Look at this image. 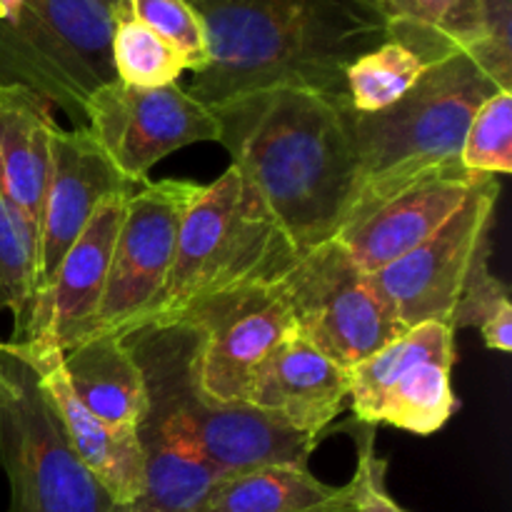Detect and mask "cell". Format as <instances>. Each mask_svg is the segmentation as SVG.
Listing matches in <instances>:
<instances>
[{
  "label": "cell",
  "instance_id": "obj_1",
  "mask_svg": "<svg viewBox=\"0 0 512 512\" xmlns=\"http://www.w3.org/2000/svg\"><path fill=\"white\" fill-rule=\"evenodd\" d=\"M210 110L230 165L258 190L295 253L333 240L358 193L348 98L280 85Z\"/></svg>",
  "mask_w": 512,
  "mask_h": 512
},
{
  "label": "cell",
  "instance_id": "obj_2",
  "mask_svg": "<svg viewBox=\"0 0 512 512\" xmlns=\"http://www.w3.org/2000/svg\"><path fill=\"white\" fill-rule=\"evenodd\" d=\"M208 40V65L188 90L208 108L280 85L345 95V70L383 43L373 0H188Z\"/></svg>",
  "mask_w": 512,
  "mask_h": 512
},
{
  "label": "cell",
  "instance_id": "obj_3",
  "mask_svg": "<svg viewBox=\"0 0 512 512\" xmlns=\"http://www.w3.org/2000/svg\"><path fill=\"white\" fill-rule=\"evenodd\" d=\"M505 90L470 50L428 70L398 103L378 113H350L358 153V193L350 218L383 203L413 180L460 163L475 110ZM343 230V228H340Z\"/></svg>",
  "mask_w": 512,
  "mask_h": 512
},
{
  "label": "cell",
  "instance_id": "obj_4",
  "mask_svg": "<svg viewBox=\"0 0 512 512\" xmlns=\"http://www.w3.org/2000/svg\"><path fill=\"white\" fill-rule=\"evenodd\" d=\"M295 255L258 190L230 165L213 185H200L180 223L163 288L118 335L173 323L190 305L250 280L278 278Z\"/></svg>",
  "mask_w": 512,
  "mask_h": 512
},
{
  "label": "cell",
  "instance_id": "obj_5",
  "mask_svg": "<svg viewBox=\"0 0 512 512\" xmlns=\"http://www.w3.org/2000/svg\"><path fill=\"white\" fill-rule=\"evenodd\" d=\"M123 338L145 380L138 428L145 493L138 503L153 512H198L220 480L193 423L198 333L188 323H165L128 330Z\"/></svg>",
  "mask_w": 512,
  "mask_h": 512
},
{
  "label": "cell",
  "instance_id": "obj_6",
  "mask_svg": "<svg viewBox=\"0 0 512 512\" xmlns=\"http://www.w3.org/2000/svg\"><path fill=\"white\" fill-rule=\"evenodd\" d=\"M113 10L100 0H0V88H25L85 128V103L115 80Z\"/></svg>",
  "mask_w": 512,
  "mask_h": 512
},
{
  "label": "cell",
  "instance_id": "obj_7",
  "mask_svg": "<svg viewBox=\"0 0 512 512\" xmlns=\"http://www.w3.org/2000/svg\"><path fill=\"white\" fill-rule=\"evenodd\" d=\"M0 468L10 512L118 510L73 453L38 378L8 343H0Z\"/></svg>",
  "mask_w": 512,
  "mask_h": 512
},
{
  "label": "cell",
  "instance_id": "obj_8",
  "mask_svg": "<svg viewBox=\"0 0 512 512\" xmlns=\"http://www.w3.org/2000/svg\"><path fill=\"white\" fill-rule=\"evenodd\" d=\"M280 285L295 330L348 370L405 333L373 278L335 238L295 255Z\"/></svg>",
  "mask_w": 512,
  "mask_h": 512
},
{
  "label": "cell",
  "instance_id": "obj_9",
  "mask_svg": "<svg viewBox=\"0 0 512 512\" xmlns=\"http://www.w3.org/2000/svg\"><path fill=\"white\" fill-rule=\"evenodd\" d=\"M173 323L193 325L198 333L195 388L215 405L245 403L260 365L295 330L280 275L200 300Z\"/></svg>",
  "mask_w": 512,
  "mask_h": 512
},
{
  "label": "cell",
  "instance_id": "obj_10",
  "mask_svg": "<svg viewBox=\"0 0 512 512\" xmlns=\"http://www.w3.org/2000/svg\"><path fill=\"white\" fill-rule=\"evenodd\" d=\"M498 195L500 183L493 175H485L443 228L370 275L405 330L428 320L453 328L455 308L470 275L490 258Z\"/></svg>",
  "mask_w": 512,
  "mask_h": 512
},
{
  "label": "cell",
  "instance_id": "obj_11",
  "mask_svg": "<svg viewBox=\"0 0 512 512\" xmlns=\"http://www.w3.org/2000/svg\"><path fill=\"white\" fill-rule=\"evenodd\" d=\"M85 128L128 183H145L165 155L195 143H218L213 110L178 83L135 88L120 80L100 85L85 103Z\"/></svg>",
  "mask_w": 512,
  "mask_h": 512
},
{
  "label": "cell",
  "instance_id": "obj_12",
  "mask_svg": "<svg viewBox=\"0 0 512 512\" xmlns=\"http://www.w3.org/2000/svg\"><path fill=\"white\" fill-rule=\"evenodd\" d=\"M193 180H158L128 195L90 335L120 333L163 288L180 223L198 195Z\"/></svg>",
  "mask_w": 512,
  "mask_h": 512
},
{
  "label": "cell",
  "instance_id": "obj_13",
  "mask_svg": "<svg viewBox=\"0 0 512 512\" xmlns=\"http://www.w3.org/2000/svg\"><path fill=\"white\" fill-rule=\"evenodd\" d=\"M120 193H135V185L115 170L108 155L93 140L90 130L55 128L53 140H50V170L38 225L33 303L48 290L60 260L83 233L95 208L105 198Z\"/></svg>",
  "mask_w": 512,
  "mask_h": 512
},
{
  "label": "cell",
  "instance_id": "obj_14",
  "mask_svg": "<svg viewBox=\"0 0 512 512\" xmlns=\"http://www.w3.org/2000/svg\"><path fill=\"white\" fill-rule=\"evenodd\" d=\"M8 348L33 370L73 453L103 485L113 503H138L145 493V463L138 435L108 428L78 398L65 373L63 350L48 333L20 343H8Z\"/></svg>",
  "mask_w": 512,
  "mask_h": 512
},
{
  "label": "cell",
  "instance_id": "obj_15",
  "mask_svg": "<svg viewBox=\"0 0 512 512\" xmlns=\"http://www.w3.org/2000/svg\"><path fill=\"white\" fill-rule=\"evenodd\" d=\"M483 178L463 165L423 175L348 220L335 240L365 273H378L443 228Z\"/></svg>",
  "mask_w": 512,
  "mask_h": 512
},
{
  "label": "cell",
  "instance_id": "obj_16",
  "mask_svg": "<svg viewBox=\"0 0 512 512\" xmlns=\"http://www.w3.org/2000/svg\"><path fill=\"white\" fill-rule=\"evenodd\" d=\"M128 195L133 193L110 195L95 208L83 233L60 260L48 290L35 300L28 320L10 343L48 333L60 345V350H68L88 338L103 298L110 255Z\"/></svg>",
  "mask_w": 512,
  "mask_h": 512
},
{
  "label": "cell",
  "instance_id": "obj_17",
  "mask_svg": "<svg viewBox=\"0 0 512 512\" xmlns=\"http://www.w3.org/2000/svg\"><path fill=\"white\" fill-rule=\"evenodd\" d=\"M348 400L350 370L293 330L260 365L245 403L320 440Z\"/></svg>",
  "mask_w": 512,
  "mask_h": 512
},
{
  "label": "cell",
  "instance_id": "obj_18",
  "mask_svg": "<svg viewBox=\"0 0 512 512\" xmlns=\"http://www.w3.org/2000/svg\"><path fill=\"white\" fill-rule=\"evenodd\" d=\"M193 423L205 458L220 478L268 465L308 468L310 455L320 443L248 403H208L198 388L193 395Z\"/></svg>",
  "mask_w": 512,
  "mask_h": 512
},
{
  "label": "cell",
  "instance_id": "obj_19",
  "mask_svg": "<svg viewBox=\"0 0 512 512\" xmlns=\"http://www.w3.org/2000/svg\"><path fill=\"white\" fill-rule=\"evenodd\" d=\"M385 23L413 25L470 50L512 90V0H373Z\"/></svg>",
  "mask_w": 512,
  "mask_h": 512
},
{
  "label": "cell",
  "instance_id": "obj_20",
  "mask_svg": "<svg viewBox=\"0 0 512 512\" xmlns=\"http://www.w3.org/2000/svg\"><path fill=\"white\" fill-rule=\"evenodd\" d=\"M55 128L53 105L25 88H0V193L35 235Z\"/></svg>",
  "mask_w": 512,
  "mask_h": 512
},
{
  "label": "cell",
  "instance_id": "obj_21",
  "mask_svg": "<svg viewBox=\"0 0 512 512\" xmlns=\"http://www.w3.org/2000/svg\"><path fill=\"white\" fill-rule=\"evenodd\" d=\"M63 365L78 398L108 428L138 435L145 415V380L123 335H88L63 350Z\"/></svg>",
  "mask_w": 512,
  "mask_h": 512
},
{
  "label": "cell",
  "instance_id": "obj_22",
  "mask_svg": "<svg viewBox=\"0 0 512 512\" xmlns=\"http://www.w3.org/2000/svg\"><path fill=\"white\" fill-rule=\"evenodd\" d=\"M453 43L430 30L390 23L383 43L345 70V95L355 113H378L398 103L433 65L458 53Z\"/></svg>",
  "mask_w": 512,
  "mask_h": 512
},
{
  "label": "cell",
  "instance_id": "obj_23",
  "mask_svg": "<svg viewBox=\"0 0 512 512\" xmlns=\"http://www.w3.org/2000/svg\"><path fill=\"white\" fill-rule=\"evenodd\" d=\"M198 512H353V485H328L300 465L223 475Z\"/></svg>",
  "mask_w": 512,
  "mask_h": 512
},
{
  "label": "cell",
  "instance_id": "obj_24",
  "mask_svg": "<svg viewBox=\"0 0 512 512\" xmlns=\"http://www.w3.org/2000/svg\"><path fill=\"white\" fill-rule=\"evenodd\" d=\"M455 355H433L418 360L380 395L373 425H393L413 435H433L453 418L458 398L453 390Z\"/></svg>",
  "mask_w": 512,
  "mask_h": 512
},
{
  "label": "cell",
  "instance_id": "obj_25",
  "mask_svg": "<svg viewBox=\"0 0 512 512\" xmlns=\"http://www.w3.org/2000/svg\"><path fill=\"white\" fill-rule=\"evenodd\" d=\"M433 355H455V330L445 323H428L413 325L375 350L370 358L350 368V408L358 423L373 425L375 405L380 395L390 388L395 378L403 370L418 360L433 358Z\"/></svg>",
  "mask_w": 512,
  "mask_h": 512
},
{
  "label": "cell",
  "instance_id": "obj_26",
  "mask_svg": "<svg viewBox=\"0 0 512 512\" xmlns=\"http://www.w3.org/2000/svg\"><path fill=\"white\" fill-rule=\"evenodd\" d=\"M110 60L115 80L135 88H163L178 83L180 75L188 70L183 55L168 40L130 15L113 18Z\"/></svg>",
  "mask_w": 512,
  "mask_h": 512
},
{
  "label": "cell",
  "instance_id": "obj_27",
  "mask_svg": "<svg viewBox=\"0 0 512 512\" xmlns=\"http://www.w3.org/2000/svg\"><path fill=\"white\" fill-rule=\"evenodd\" d=\"M38 235L0 193V310L13 313L15 330L23 328L35 293Z\"/></svg>",
  "mask_w": 512,
  "mask_h": 512
},
{
  "label": "cell",
  "instance_id": "obj_28",
  "mask_svg": "<svg viewBox=\"0 0 512 512\" xmlns=\"http://www.w3.org/2000/svg\"><path fill=\"white\" fill-rule=\"evenodd\" d=\"M460 163L478 175L512 173V90L490 95L465 130Z\"/></svg>",
  "mask_w": 512,
  "mask_h": 512
},
{
  "label": "cell",
  "instance_id": "obj_29",
  "mask_svg": "<svg viewBox=\"0 0 512 512\" xmlns=\"http://www.w3.org/2000/svg\"><path fill=\"white\" fill-rule=\"evenodd\" d=\"M478 328L483 343L498 353L512 350V303L503 280L490 273L488 260L475 268L458 300L453 315V330Z\"/></svg>",
  "mask_w": 512,
  "mask_h": 512
},
{
  "label": "cell",
  "instance_id": "obj_30",
  "mask_svg": "<svg viewBox=\"0 0 512 512\" xmlns=\"http://www.w3.org/2000/svg\"><path fill=\"white\" fill-rule=\"evenodd\" d=\"M120 15H130L168 40L183 55L193 75L208 65V40H205L203 20L188 0H125Z\"/></svg>",
  "mask_w": 512,
  "mask_h": 512
},
{
  "label": "cell",
  "instance_id": "obj_31",
  "mask_svg": "<svg viewBox=\"0 0 512 512\" xmlns=\"http://www.w3.org/2000/svg\"><path fill=\"white\" fill-rule=\"evenodd\" d=\"M388 460L375 453V425L360 423L358 468L353 480V512H408L388 490Z\"/></svg>",
  "mask_w": 512,
  "mask_h": 512
},
{
  "label": "cell",
  "instance_id": "obj_32",
  "mask_svg": "<svg viewBox=\"0 0 512 512\" xmlns=\"http://www.w3.org/2000/svg\"><path fill=\"white\" fill-rule=\"evenodd\" d=\"M100 3H103V5H108V8L113 10V18H115V15H120V13H123V5H125V0H100Z\"/></svg>",
  "mask_w": 512,
  "mask_h": 512
},
{
  "label": "cell",
  "instance_id": "obj_33",
  "mask_svg": "<svg viewBox=\"0 0 512 512\" xmlns=\"http://www.w3.org/2000/svg\"><path fill=\"white\" fill-rule=\"evenodd\" d=\"M115 512H153V510H148L145 505H140V503H133V505H118V510Z\"/></svg>",
  "mask_w": 512,
  "mask_h": 512
}]
</instances>
